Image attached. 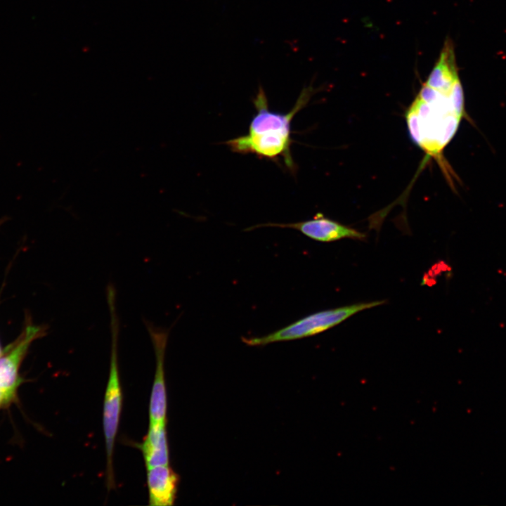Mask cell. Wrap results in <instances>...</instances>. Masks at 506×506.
Instances as JSON below:
<instances>
[{
	"label": "cell",
	"mask_w": 506,
	"mask_h": 506,
	"mask_svg": "<svg viewBox=\"0 0 506 506\" xmlns=\"http://www.w3.org/2000/svg\"><path fill=\"white\" fill-rule=\"evenodd\" d=\"M405 117L412 141L428 156L442 163L448 174L442 153L462 119L468 118L460 78L450 89L423 84Z\"/></svg>",
	"instance_id": "obj_1"
},
{
	"label": "cell",
	"mask_w": 506,
	"mask_h": 506,
	"mask_svg": "<svg viewBox=\"0 0 506 506\" xmlns=\"http://www.w3.org/2000/svg\"><path fill=\"white\" fill-rule=\"evenodd\" d=\"M315 92L312 85L304 87L292 110L286 114H281L269 110L266 93L259 86L252 101L257 114L250 122L248 133L231 139L226 144L237 153H252L273 161L283 157L286 167L293 171L295 167L290 152L291 122L294 115L306 105Z\"/></svg>",
	"instance_id": "obj_2"
},
{
	"label": "cell",
	"mask_w": 506,
	"mask_h": 506,
	"mask_svg": "<svg viewBox=\"0 0 506 506\" xmlns=\"http://www.w3.org/2000/svg\"><path fill=\"white\" fill-rule=\"evenodd\" d=\"M106 294L110 316L112 342L109 375L103 401V427L106 451V486L110 491L115 485L113 454L122 406V391L118 366L119 319L116 311L115 288L108 287Z\"/></svg>",
	"instance_id": "obj_3"
},
{
	"label": "cell",
	"mask_w": 506,
	"mask_h": 506,
	"mask_svg": "<svg viewBox=\"0 0 506 506\" xmlns=\"http://www.w3.org/2000/svg\"><path fill=\"white\" fill-rule=\"evenodd\" d=\"M384 300L360 302L335 309L320 311L308 315L278 330L258 337H242L249 346L299 339L316 335L327 330L362 311L383 304Z\"/></svg>",
	"instance_id": "obj_4"
},
{
	"label": "cell",
	"mask_w": 506,
	"mask_h": 506,
	"mask_svg": "<svg viewBox=\"0 0 506 506\" xmlns=\"http://www.w3.org/2000/svg\"><path fill=\"white\" fill-rule=\"evenodd\" d=\"M150 335L156 358L155 372L149 403V423L167 422V392L164 379V356L169 330L143 321Z\"/></svg>",
	"instance_id": "obj_5"
},
{
	"label": "cell",
	"mask_w": 506,
	"mask_h": 506,
	"mask_svg": "<svg viewBox=\"0 0 506 506\" xmlns=\"http://www.w3.org/2000/svg\"><path fill=\"white\" fill-rule=\"evenodd\" d=\"M266 226L295 229L306 237L322 242H335L345 238L360 240L366 238L364 233L325 217L321 213H317L313 219L307 221L289 223H268L251 226L246 231Z\"/></svg>",
	"instance_id": "obj_6"
},
{
	"label": "cell",
	"mask_w": 506,
	"mask_h": 506,
	"mask_svg": "<svg viewBox=\"0 0 506 506\" xmlns=\"http://www.w3.org/2000/svg\"><path fill=\"white\" fill-rule=\"evenodd\" d=\"M46 327L28 325L18 342L4 356H0V390L9 403L15 396L20 383L18 370L31 342L44 335Z\"/></svg>",
	"instance_id": "obj_7"
},
{
	"label": "cell",
	"mask_w": 506,
	"mask_h": 506,
	"mask_svg": "<svg viewBox=\"0 0 506 506\" xmlns=\"http://www.w3.org/2000/svg\"><path fill=\"white\" fill-rule=\"evenodd\" d=\"M178 483L179 477L169 465L147 468L150 505H173Z\"/></svg>",
	"instance_id": "obj_8"
},
{
	"label": "cell",
	"mask_w": 506,
	"mask_h": 506,
	"mask_svg": "<svg viewBox=\"0 0 506 506\" xmlns=\"http://www.w3.org/2000/svg\"><path fill=\"white\" fill-rule=\"evenodd\" d=\"M166 423H149V427L140 449L147 468L168 465L169 452Z\"/></svg>",
	"instance_id": "obj_9"
},
{
	"label": "cell",
	"mask_w": 506,
	"mask_h": 506,
	"mask_svg": "<svg viewBox=\"0 0 506 506\" xmlns=\"http://www.w3.org/2000/svg\"><path fill=\"white\" fill-rule=\"evenodd\" d=\"M459 79L453 44L446 40L440 57L425 84L436 89H450Z\"/></svg>",
	"instance_id": "obj_10"
},
{
	"label": "cell",
	"mask_w": 506,
	"mask_h": 506,
	"mask_svg": "<svg viewBox=\"0 0 506 506\" xmlns=\"http://www.w3.org/2000/svg\"><path fill=\"white\" fill-rule=\"evenodd\" d=\"M8 403L5 394L1 390H0V407L2 405H6Z\"/></svg>",
	"instance_id": "obj_11"
},
{
	"label": "cell",
	"mask_w": 506,
	"mask_h": 506,
	"mask_svg": "<svg viewBox=\"0 0 506 506\" xmlns=\"http://www.w3.org/2000/svg\"><path fill=\"white\" fill-rule=\"evenodd\" d=\"M1 355H2V352H1V347H0V356H1Z\"/></svg>",
	"instance_id": "obj_12"
}]
</instances>
